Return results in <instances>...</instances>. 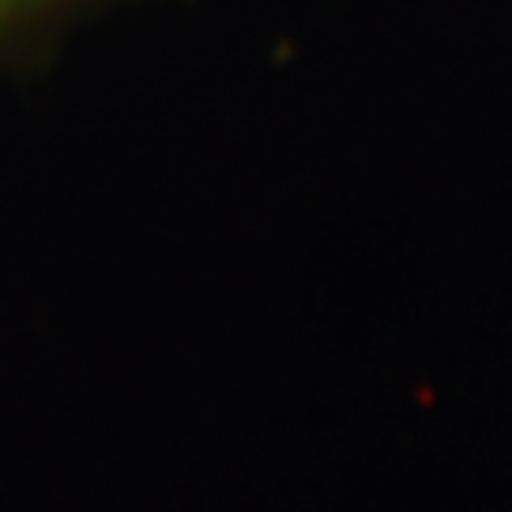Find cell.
Wrapping results in <instances>:
<instances>
[{
	"mask_svg": "<svg viewBox=\"0 0 512 512\" xmlns=\"http://www.w3.org/2000/svg\"><path fill=\"white\" fill-rule=\"evenodd\" d=\"M35 5H43V0H0V22L13 18V13H22V9H35Z\"/></svg>",
	"mask_w": 512,
	"mask_h": 512,
	"instance_id": "1",
	"label": "cell"
}]
</instances>
